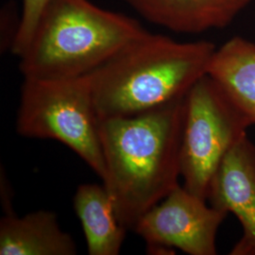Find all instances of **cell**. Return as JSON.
I'll list each match as a JSON object with an SVG mask.
<instances>
[{
  "mask_svg": "<svg viewBox=\"0 0 255 255\" xmlns=\"http://www.w3.org/2000/svg\"><path fill=\"white\" fill-rule=\"evenodd\" d=\"M216 49L146 30L87 75L99 119L136 116L185 97L207 75Z\"/></svg>",
  "mask_w": 255,
  "mask_h": 255,
  "instance_id": "7a4b0ae2",
  "label": "cell"
},
{
  "mask_svg": "<svg viewBox=\"0 0 255 255\" xmlns=\"http://www.w3.org/2000/svg\"><path fill=\"white\" fill-rule=\"evenodd\" d=\"M207 75L255 125V43L234 37L217 48Z\"/></svg>",
  "mask_w": 255,
  "mask_h": 255,
  "instance_id": "30bf717a",
  "label": "cell"
},
{
  "mask_svg": "<svg viewBox=\"0 0 255 255\" xmlns=\"http://www.w3.org/2000/svg\"><path fill=\"white\" fill-rule=\"evenodd\" d=\"M146 31L135 19L89 0H50L18 57L19 69L24 79L86 76Z\"/></svg>",
  "mask_w": 255,
  "mask_h": 255,
  "instance_id": "3957f363",
  "label": "cell"
},
{
  "mask_svg": "<svg viewBox=\"0 0 255 255\" xmlns=\"http://www.w3.org/2000/svg\"><path fill=\"white\" fill-rule=\"evenodd\" d=\"M252 126L208 75L185 97L181 145L182 186L207 201L210 184L224 157Z\"/></svg>",
  "mask_w": 255,
  "mask_h": 255,
  "instance_id": "5b68a950",
  "label": "cell"
},
{
  "mask_svg": "<svg viewBox=\"0 0 255 255\" xmlns=\"http://www.w3.org/2000/svg\"><path fill=\"white\" fill-rule=\"evenodd\" d=\"M73 237L61 228L54 212L40 210L0 221V255H75Z\"/></svg>",
  "mask_w": 255,
  "mask_h": 255,
  "instance_id": "9c48e42d",
  "label": "cell"
},
{
  "mask_svg": "<svg viewBox=\"0 0 255 255\" xmlns=\"http://www.w3.org/2000/svg\"><path fill=\"white\" fill-rule=\"evenodd\" d=\"M150 23L177 33L226 27L254 0H125Z\"/></svg>",
  "mask_w": 255,
  "mask_h": 255,
  "instance_id": "ba28073f",
  "label": "cell"
},
{
  "mask_svg": "<svg viewBox=\"0 0 255 255\" xmlns=\"http://www.w3.org/2000/svg\"><path fill=\"white\" fill-rule=\"evenodd\" d=\"M73 205L82 223L88 255H119L128 230L119 221L106 186L81 184L74 195Z\"/></svg>",
  "mask_w": 255,
  "mask_h": 255,
  "instance_id": "8fae6325",
  "label": "cell"
},
{
  "mask_svg": "<svg viewBox=\"0 0 255 255\" xmlns=\"http://www.w3.org/2000/svg\"><path fill=\"white\" fill-rule=\"evenodd\" d=\"M210 205L234 214L243 235L231 255H255V145L248 134L222 160L210 184Z\"/></svg>",
  "mask_w": 255,
  "mask_h": 255,
  "instance_id": "52a82bcc",
  "label": "cell"
},
{
  "mask_svg": "<svg viewBox=\"0 0 255 255\" xmlns=\"http://www.w3.org/2000/svg\"><path fill=\"white\" fill-rule=\"evenodd\" d=\"M16 130L69 147L101 179L105 177L100 119L88 76L63 80L24 79Z\"/></svg>",
  "mask_w": 255,
  "mask_h": 255,
  "instance_id": "277c9868",
  "label": "cell"
},
{
  "mask_svg": "<svg viewBox=\"0 0 255 255\" xmlns=\"http://www.w3.org/2000/svg\"><path fill=\"white\" fill-rule=\"evenodd\" d=\"M228 213L178 185L138 220L133 231L148 251L179 249L190 255H216L217 235Z\"/></svg>",
  "mask_w": 255,
  "mask_h": 255,
  "instance_id": "8992f818",
  "label": "cell"
},
{
  "mask_svg": "<svg viewBox=\"0 0 255 255\" xmlns=\"http://www.w3.org/2000/svg\"><path fill=\"white\" fill-rule=\"evenodd\" d=\"M185 97L136 116L100 120L102 183L127 230L180 185Z\"/></svg>",
  "mask_w": 255,
  "mask_h": 255,
  "instance_id": "6da1fadb",
  "label": "cell"
},
{
  "mask_svg": "<svg viewBox=\"0 0 255 255\" xmlns=\"http://www.w3.org/2000/svg\"><path fill=\"white\" fill-rule=\"evenodd\" d=\"M50 0H23V11L18 27L10 43L11 53L19 57L26 49L37 22Z\"/></svg>",
  "mask_w": 255,
  "mask_h": 255,
  "instance_id": "7c38bea8",
  "label": "cell"
}]
</instances>
